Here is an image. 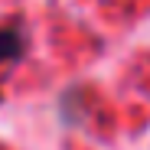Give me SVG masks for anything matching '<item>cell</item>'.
I'll return each instance as SVG.
<instances>
[{"label": "cell", "mask_w": 150, "mask_h": 150, "mask_svg": "<svg viewBox=\"0 0 150 150\" xmlns=\"http://www.w3.org/2000/svg\"><path fill=\"white\" fill-rule=\"evenodd\" d=\"M23 52V36L16 30H0V62L16 59Z\"/></svg>", "instance_id": "cell-1"}]
</instances>
